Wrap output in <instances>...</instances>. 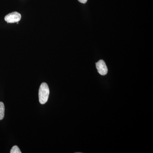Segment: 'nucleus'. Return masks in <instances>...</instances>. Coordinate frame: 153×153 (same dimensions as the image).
Masks as SVG:
<instances>
[{
	"label": "nucleus",
	"instance_id": "6",
	"mask_svg": "<svg viewBox=\"0 0 153 153\" xmlns=\"http://www.w3.org/2000/svg\"><path fill=\"white\" fill-rule=\"evenodd\" d=\"M79 2L82 3V4H85L87 2L88 0H78Z\"/></svg>",
	"mask_w": 153,
	"mask_h": 153
},
{
	"label": "nucleus",
	"instance_id": "4",
	"mask_svg": "<svg viewBox=\"0 0 153 153\" xmlns=\"http://www.w3.org/2000/svg\"><path fill=\"white\" fill-rule=\"evenodd\" d=\"M5 107L3 102H0V120H2L4 117Z\"/></svg>",
	"mask_w": 153,
	"mask_h": 153
},
{
	"label": "nucleus",
	"instance_id": "2",
	"mask_svg": "<svg viewBox=\"0 0 153 153\" xmlns=\"http://www.w3.org/2000/svg\"><path fill=\"white\" fill-rule=\"evenodd\" d=\"M22 18L21 14L16 12L8 14L5 17V20L8 23H15L19 22Z\"/></svg>",
	"mask_w": 153,
	"mask_h": 153
},
{
	"label": "nucleus",
	"instance_id": "5",
	"mask_svg": "<svg viewBox=\"0 0 153 153\" xmlns=\"http://www.w3.org/2000/svg\"><path fill=\"white\" fill-rule=\"evenodd\" d=\"M10 152V153H22L19 147L17 146H14L11 149Z\"/></svg>",
	"mask_w": 153,
	"mask_h": 153
},
{
	"label": "nucleus",
	"instance_id": "3",
	"mask_svg": "<svg viewBox=\"0 0 153 153\" xmlns=\"http://www.w3.org/2000/svg\"><path fill=\"white\" fill-rule=\"evenodd\" d=\"M96 66L97 71L101 75H106L108 73V68L104 60H100L96 63Z\"/></svg>",
	"mask_w": 153,
	"mask_h": 153
},
{
	"label": "nucleus",
	"instance_id": "1",
	"mask_svg": "<svg viewBox=\"0 0 153 153\" xmlns=\"http://www.w3.org/2000/svg\"><path fill=\"white\" fill-rule=\"evenodd\" d=\"M49 95V86L47 83L43 82L41 84L39 88V100L41 104H45L48 101Z\"/></svg>",
	"mask_w": 153,
	"mask_h": 153
}]
</instances>
